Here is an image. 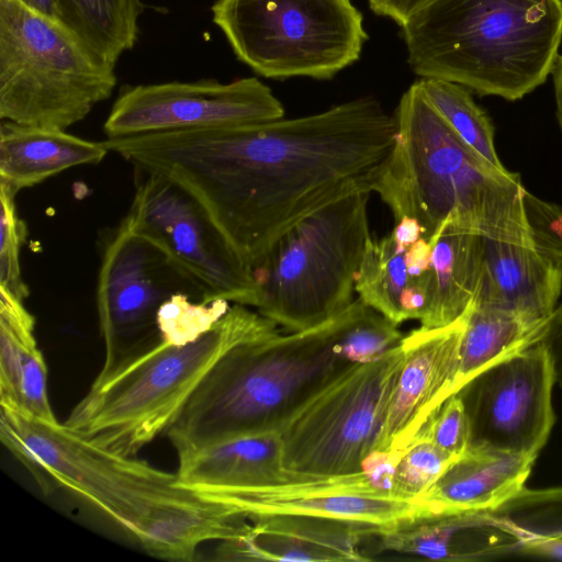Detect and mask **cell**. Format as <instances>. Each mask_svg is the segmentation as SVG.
Instances as JSON below:
<instances>
[{"mask_svg":"<svg viewBox=\"0 0 562 562\" xmlns=\"http://www.w3.org/2000/svg\"><path fill=\"white\" fill-rule=\"evenodd\" d=\"M115 86V66L97 58L61 22L19 0H0L2 121L66 131Z\"/></svg>","mask_w":562,"mask_h":562,"instance_id":"ba28073f","label":"cell"},{"mask_svg":"<svg viewBox=\"0 0 562 562\" xmlns=\"http://www.w3.org/2000/svg\"><path fill=\"white\" fill-rule=\"evenodd\" d=\"M390 234L396 249L400 252H404L423 236V229L417 220L402 217L400 221L395 222V227Z\"/></svg>","mask_w":562,"mask_h":562,"instance_id":"8d00e7d4","label":"cell"},{"mask_svg":"<svg viewBox=\"0 0 562 562\" xmlns=\"http://www.w3.org/2000/svg\"><path fill=\"white\" fill-rule=\"evenodd\" d=\"M407 64L507 101L551 75L562 43V0H432L401 27Z\"/></svg>","mask_w":562,"mask_h":562,"instance_id":"3957f363","label":"cell"},{"mask_svg":"<svg viewBox=\"0 0 562 562\" xmlns=\"http://www.w3.org/2000/svg\"><path fill=\"white\" fill-rule=\"evenodd\" d=\"M432 245L430 301L419 321L423 328L447 326L461 317L475 296L483 263L484 238L445 226Z\"/></svg>","mask_w":562,"mask_h":562,"instance_id":"603a6c76","label":"cell"},{"mask_svg":"<svg viewBox=\"0 0 562 562\" xmlns=\"http://www.w3.org/2000/svg\"><path fill=\"white\" fill-rule=\"evenodd\" d=\"M403 357L401 344L314 395L279 430L284 468L313 476L361 471L374 452Z\"/></svg>","mask_w":562,"mask_h":562,"instance_id":"30bf717a","label":"cell"},{"mask_svg":"<svg viewBox=\"0 0 562 562\" xmlns=\"http://www.w3.org/2000/svg\"><path fill=\"white\" fill-rule=\"evenodd\" d=\"M483 513L493 526L515 540V550L529 541L562 539V486H524L499 506Z\"/></svg>","mask_w":562,"mask_h":562,"instance_id":"4316f807","label":"cell"},{"mask_svg":"<svg viewBox=\"0 0 562 562\" xmlns=\"http://www.w3.org/2000/svg\"><path fill=\"white\" fill-rule=\"evenodd\" d=\"M409 283L405 251L400 252L389 234L368 240L355 283L358 297L400 325L405 322L402 297Z\"/></svg>","mask_w":562,"mask_h":562,"instance_id":"484cf974","label":"cell"},{"mask_svg":"<svg viewBox=\"0 0 562 562\" xmlns=\"http://www.w3.org/2000/svg\"><path fill=\"white\" fill-rule=\"evenodd\" d=\"M229 307L226 301L194 302L192 294L177 293L158 310L156 324L160 339L179 346L192 342L205 334Z\"/></svg>","mask_w":562,"mask_h":562,"instance_id":"f546056e","label":"cell"},{"mask_svg":"<svg viewBox=\"0 0 562 562\" xmlns=\"http://www.w3.org/2000/svg\"><path fill=\"white\" fill-rule=\"evenodd\" d=\"M177 293L203 302L201 291L158 247L122 222L105 244L98 277L97 306L105 348L102 371L112 368L134 341L158 333V310Z\"/></svg>","mask_w":562,"mask_h":562,"instance_id":"5bb4252c","label":"cell"},{"mask_svg":"<svg viewBox=\"0 0 562 562\" xmlns=\"http://www.w3.org/2000/svg\"><path fill=\"white\" fill-rule=\"evenodd\" d=\"M539 342L549 352L554 369L555 382L562 386V303L555 307L547 319Z\"/></svg>","mask_w":562,"mask_h":562,"instance_id":"e575fe53","label":"cell"},{"mask_svg":"<svg viewBox=\"0 0 562 562\" xmlns=\"http://www.w3.org/2000/svg\"><path fill=\"white\" fill-rule=\"evenodd\" d=\"M375 14L394 21L400 27L432 0H367Z\"/></svg>","mask_w":562,"mask_h":562,"instance_id":"d590c367","label":"cell"},{"mask_svg":"<svg viewBox=\"0 0 562 562\" xmlns=\"http://www.w3.org/2000/svg\"><path fill=\"white\" fill-rule=\"evenodd\" d=\"M135 191L122 221L158 247L202 293L203 303L256 307L251 268L234 251L204 209L170 180L134 168Z\"/></svg>","mask_w":562,"mask_h":562,"instance_id":"8fae6325","label":"cell"},{"mask_svg":"<svg viewBox=\"0 0 562 562\" xmlns=\"http://www.w3.org/2000/svg\"><path fill=\"white\" fill-rule=\"evenodd\" d=\"M403 338L397 324L359 297L333 318L335 350L352 366L381 358Z\"/></svg>","mask_w":562,"mask_h":562,"instance_id":"83f0119b","label":"cell"},{"mask_svg":"<svg viewBox=\"0 0 562 562\" xmlns=\"http://www.w3.org/2000/svg\"><path fill=\"white\" fill-rule=\"evenodd\" d=\"M562 291V266L533 246L484 238L483 263L473 304L546 323Z\"/></svg>","mask_w":562,"mask_h":562,"instance_id":"ac0fdd59","label":"cell"},{"mask_svg":"<svg viewBox=\"0 0 562 562\" xmlns=\"http://www.w3.org/2000/svg\"><path fill=\"white\" fill-rule=\"evenodd\" d=\"M456 458L426 439L415 438L403 449L396 462L392 497L415 501L431 487Z\"/></svg>","mask_w":562,"mask_h":562,"instance_id":"4dcf8cb0","label":"cell"},{"mask_svg":"<svg viewBox=\"0 0 562 562\" xmlns=\"http://www.w3.org/2000/svg\"><path fill=\"white\" fill-rule=\"evenodd\" d=\"M211 11L237 59L269 79H331L368 41L351 0H216Z\"/></svg>","mask_w":562,"mask_h":562,"instance_id":"9c48e42d","label":"cell"},{"mask_svg":"<svg viewBox=\"0 0 562 562\" xmlns=\"http://www.w3.org/2000/svg\"><path fill=\"white\" fill-rule=\"evenodd\" d=\"M536 458L469 448L413 502L423 514L493 509L525 486Z\"/></svg>","mask_w":562,"mask_h":562,"instance_id":"ffe728a7","label":"cell"},{"mask_svg":"<svg viewBox=\"0 0 562 562\" xmlns=\"http://www.w3.org/2000/svg\"><path fill=\"white\" fill-rule=\"evenodd\" d=\"M376 537L382 550L442 561L510 555L516 546L483 512L415 515L381 529Z\"/></svg>","mask_w":562,"mask_h":562,"instance_id":"d6986e66","label":"cell"},{"mask_svg":"<svg viewBox=\"0 0 562 562\" xmlns=\"http://www.w3.org/2000/svg\"><path fill=\"white\" fill-rule=\"evenodd\" d=\"M59 21L102 61L115 66L138 36L140 0H56Z\"/></svg>","mask_w":562,"mask_h":562,"instance_id":"d4e9b609","label":"cell"},{"mask_svg":"<svg viewBox=\"0 0 562 562\" xmlns=\"http://www.w3.org/2000/svg\"><path fill=\"white\" fill-rule=\"evenodd\" d=\"M15 194L11 188L0 183V290L25 301L29 289L21 274L20 251L27 231L18 215Z\"/></svg>","mask_w":562,"mask_h":562,"instance_id":"1f68e13d","label":"cell"},{"mask_svg":"<svg viewBox=\"0 0 562 562\" xmlns=\"http://www.w3.org/2000/svg\"><path fill=\"white\" fill-rule=\"evenodd\" d=\"M0 405L58 423L47 391V366L37 347L35 318L24 301L0 290Z\"/></svg>","mask_w":562,"mask_h":562,"instance_id":"44dd1931","label":"cell"},{"mask_svg":"<svg viewBox=\"0 0 562 562\" xmlns=\"http://www.w3.org/2000/svg\"><path fill=\"white\" fill-rule=\"evenodd\" d=\"M546 323H533L515 313L471 303L459 352L456 394L472 376L540 340Z\"/></svg>","mask_w":562,"mask_h":562,"instance_id":"cb8c5ba5","label":"cell"},{"mask_svg":"<svg viewBox=\"0 0 562 562\" xmlns=\"http://www.w3.org/2000/svg\"><path fill=\"white\" fill-rule=\"evenodd\" d=\"M396 123L373 97L295 119L103 140L189 193L251 267L315 210L372 184Z\"/></svg>","mask_w":562,"mask_h":562,"instance_id":"6da1fadb","label":"cell"},{"mask_svg":"<svg viewBox=\"0 0 562 562\" xmlns=\"http://www.w3.org/2000/svg\"><path fill=\"white\" fill-rule=\"evenodd\" d=\"M284 116L272 90L255 77L124 86L104 122L106 138L248 125Z\"/></svg>","mask_w":562,"mask_h":562,"instance_id":"4fadbf2b","label":"cell"},{"mask_svg":"<svg viewBox=\"0 0 562 562\" xmlns=\"http://www.w3.org/2000/svg\"><path fill=\"white\" fill-rule=\"evenodd\" d=\"M351 367L335 350L333 318L312 329L244 341L212 367L164 435L178 453L238 436L279 432Z\"/></svg>","mask_w":562,"mask_h":562,"instance_id":"5b68a950","label":"cell"},{"mask_svg":"<svg viewBox=\"0 0 562 562\" xmlns=\"http://www.w3.org/2000/svg\"><path fill=\"white\" fill-rule=\"evenodd\" d=\"M29 8L59 21V11L56 0H19ZM60 22V21H59Z\"/></svg>","mask_w":562,"mask_h":562,"instance_id":"ab89813d","label":"cell"},{"mask_svg":"<svg viewBox=\"0 0 562 562\" xmlns=\"http://www.w3.org/2000/svg\"><path fill=\"white\" fill-rule=\"evenodd\" d=\"M468 310L447 326L419 327L404 336L403 362L374 451L409 446L429 416L453 395Z\"/></svg>","mask_w":562,"mask_h":562,"instance_id":"9a60e30c","label":"cell"},{"mask_svg":"<svg viewBox=\"0 0 562 562\" xmlns=\"http://www.w3.org/2000/svg\"><path fill=\"white\" fill-rule=\"evenodd\" d=\"M278 325L234 304L200 338L161 339L100 371L63 423L83 440L122 457L164 435L212 367L233 347L278 333Z\"/></svg>","mask_w":562,"mask_h":562,"instance_id":"8992f818","label":"cell"},{"mask_svg":"<svg viewBox=\"0 0 562 562\" xmlns=\"http://www.w3.org/2000/svg\"><path fill=\"white\" fill-rule=\"evenodd\" d=\"M393 147L372 184L394 221L417 220L428 241L445 226L485 239L533 246L520 176L468 146L418 81L401 97Z\"/></svg>","mask_w":562,"mask_h":562,"instance_id":"7a4b0ae2","label":"cell"},{"mask_svg":"<svg viewBox=\"0 0 562 562\" xmlns=\"http://www.w3.org/2000/svg\"><path fill=\"white\" fill-rule=\"evenodd\" d=\"M177 457L178 483L211 499L308 476L284 468L278 431L238 436L178 452Z\"/></svg>","mask_w":562,"mask_h":562,"instance_id":"e0dca14e","label":"cell"},{"mask_svg":"<svg viewBox=\"0 0 562 562\" xmlns=\"http://www.w3.org/2000/svg\"><path fill=\"white\" fill-rule=\"evenodd\" d=\"M551 76L554 89L555 115L562 133V54L558 56Z\"/></svg>","mask_w":562,"mask_h":562,"instance_id":"f35d334b","label":"cell"},{"mask_svg":"<svg viewBox=\"0 0 562 562\" xmlns=\"http://www.w3.org/2000/svg\"><path fill=\"white\" fill-rule=\"evenodd\" d=\"M108 153L103 142L87 140L64 130L2 121L0 183L18 192L69 168L97 165Z\"/></svg>","mask_w":562,"mask_h":562,"instance_id":"7402d4cb","label":"cell"},{"mask_svg":"<svg viewBox=\"0 0 562 562\" xmlns=\"http://www.w3.org/2000/svg\"><path fill=\"white\" fill-rule=\"evenodd\" d=\"M247 535L222 541L218 559L229 561H368L364 537L382 528L348 519L302 514H250Z\"/></svg>","mask_w":562,"mask_h":562,"instance_id":"2e32d148","label":"cell"},{"mask_svg":"<svg viewBox=\"0 0 562 562\" xmlns=\"http://www.w3.org/2000/svg\"><path fill=\"white\" fill-rule=\"evenodd\" d=\"M515 554L562 560V539H546L519 544Z\"/></svg>","mask_w":562,"mask_h":562,"instance_id":"74e56055","label":"cell"},{"mask_svg":"<svg viewBox=\"0 0 562 562\" xmlns=\"http://www.w3.org/2000/svg\"><path fill=\"white\" fill-rule=\"evenodd\" d=\"M415 438H423L459 457L470 445L468 417L460 397L449 396L427 419Z\"/></svg>","mask_w":562,"mask_h":562,"instance_id":"d6a6232c","label":"cell"},{"mask_svg":"<svg viewBox=\"0 0 562 562\" xmlns=\"http://www.w3.org/2000/svg\"><path fill=\"white\" fill-rule=\"evenodd\" d=\"M417 81L430 104L468 146L491 164L504 167L495 148L492 121L475 103L469 89L442 79Z\"/></svg>","mask_w":562,"mask_h":562,"instance_id":"f1b7e54d","label":"cell"},{"mask_svg":"<svg viewBox=\"0 0 562 562\" xmlns=\"http://www.w3.org/2000/svg\"><path fill=\"white\" fill-rule=\"evenodd\" d=\"M554 383L550 355L539 341L472 376L456 393L469 422V448L537 457L554 425Z\"/></svg>","mask_w":562,"mask_h":562,"instance_id":"7c38bea8","label":"cell"},{"mask_svg":"<svg viewBox=\"0 0 562 562\" xmlns=\"http://www.w3.org/2000/svg\"><path fill=\"white\" fill-rule=\"evenodd\" d=\"M369 195L353 193L310 213L250 267L258 313L295 333L327 323L352 303L371 237Z\"/></svg>","mask_w":562,"mask_h":562,"instance_id":"52a82bcc","label":"cell"},{"mask_svg":"<svg viewBox=\"0 0 562 562\" xmlns=\"http://www.w3.org/2000/svg\"><path fill=\"white\" fill-rule=\"evenodd\" d=\"M524 210L533 247L562 266V206L525 189Z\"/></svg>","mask_w":562,"mask_h":562,"instance_id":"836d02e7","label":"cell"},{"mask_svg":"<svg viewBox=\"0 0 562 562\" xmlns=\"http://www.w3.org/2000/svg\"><path fill=\"white\" fill-rule=\"evenodd\" d=\"M0 439L43 487L76 494L159 559L182 544L205 501L181 486L176 473L101 449L59 422L2 405Z\"/></svg>","mask_w":562,"mask_h":562,"instance_id":"277c9868","label":"cell"}]
</instances>
